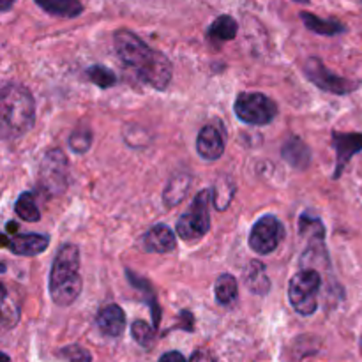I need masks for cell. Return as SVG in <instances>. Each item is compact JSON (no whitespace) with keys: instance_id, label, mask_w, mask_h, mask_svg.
I'll return each mask as SVG.
<instances>
[{"instance_id":"cell-21","label":"cell","mask_w":362,"mask_h":362,"mask_svg":"<svg viewBox=\"0 0 362 362\" xmlns=\"http://www.w3.org/2000/svg\"><path fill=\"white\" fill-rule=\"evenodd\" d=\"M216 300L221 306H232L239 293V286H237V279L232 274H221L214 285Z\"/></svg>"},{"instance_id":"cell-27","label":"cell","mask_w":362,"mask_h":362,"mask_svg":"<svg viewBox=\"0 0 362 362\" xmlns=\"http://www.w3.org/2000/svg\"><path fill=\"white\" fill-rule=\"evenodd\" d=\"M59 359L62 362H92V356L83 346L69 345L60 350Z\"/></svg>"},{"instance_id":"cell-15","label":"cell","mask_w":362,"mask_h":362,"mask_svg":"<svg viewBox=\"0 0 362 362\" xmlns=\"http://www.w3.org/2000/svg\"><path fill=\"white\" fill-rule=\"evenodd\" d=\"M281 156L292 168L306 170L311 163V151L300 138L293 136L283 145Z\"/></svg>"},{"instance_id":"cell-3","label":"cell","mask_w":362,"mask_h":362,"mask_svg":"<svg viewBox=\"0 0 362 362\" xmlns=\"http://www.w3.org/2000/svg\"><path fill=\"white\" fill-rule=\"evenodd\" d=\"M0 119L6 138H20L32 129L35 103L30 90L20 83H6L0 92Z\"/></svg>"},{"instance_id":"cell-7","label":"cell","mask_w":362,"mask_h":362,"mask_svg":"<svg viewBox=\"0 0 362 362\" xmlns=\"http://www.w3.org/2000/svg\"><path fill=\"white\" fill-rule=\"evenodd\" d=\"M39 187L49 197H57L66 191L69 184V166L62 151H48L39 165Z\"/></svg>"},{"instance_id":"cell-22","label":"cell","mask_w":362,"mask_h":362,"mask_svg":"<svg viewBox=\"0 0 362 362\" xmlns=\"http://www.w3.org/2000/svg\"><path fill=\"white\" fill-rule=\"evenodd\" d=\"M126 276H127V278H129L131 285H133L134 288H138V290H141V292H144V293H147V303L151 304L154 327H158L159 320H161V310H159L158 297H156V293H154V290H152V286L148 285V281H145L144 278H140V276L134 274L133 271H126Z\"/></svg>"},{"instance_id":"cell-14","label":"cell","mask_w":362,"mask_h":362,"mask_svg":"<svg viewBox=\"0 0 362 362\" xmlns=\"http://www.w3.org/2000/svg\"><path fill=\"white\" fill-rule=\"evenodd\" d=\"M177 237L166 225H156L144 235V247L151 253H170L175 250Z\"/></svg>"},{"instance_id":"cell-30","label":"cell","mask_w":362,"mask_h":362,"mask_svg":"<svg viewBox=\"0 0 362 362\" xmlns=\"http://www.w3.org/2000/svg\"><path fill=\"white\" fill-rule=\"evenodd\" d=\"M9 2H13V0H4V11H6L7 7H9Z\"/></svg>"},{"instance_id":"cell-9","label":"cell","mask_w":362,"mask_h":362,"mask_svg":"<svg viewBox=\"0 0 362 362\" xmlns=\"http://www.w3.org/2000/svg\"><path fill=\"white\" fill-rule=\"evenodd\" d=\"M285 237V228L276 216L267 214L258 219L250 233V247L258 255H271Z\"/></svg>"},{"instance_id":"cell-26","label":"cell","mask_w":362,"mask_h":362,"mask_svg":"<svg viewBox=\"0 0 362 362\" xmlns=\"http://www.w3.org/2000/svg\"><path fill=\"white\" fill-rule=\"evenodd\" d=\"M131 334H133L134 341L140 346H144V349H148L156 338L154 327H151V325L144 320L133 322V325H131Z\"/></svg>"},{"instance_id":"cell-8","label":"cell","mask_w":362,"mask_h":362,"mask_svg":"<svg viewBox=\"0 0 362 362\" xmlns=\"http://www.w3.org/2000/svg\"><path fill=\"white\" fill-rule=\"evenodd\" d=\"M304 73L310 78L311 83L317 85L318 88L325 92H331L336 95H346L352 94L354 90L359 88V81L349 80V78H343L339 74L332 73L320 59H308L306 66H304Z\"/></svg>"},{"instance_id":"cell-2","label":"cell","mask_w":362,"mask_h":362,"mask_svg":"<svg viewBox=\"0 0 362 362\" xmlns=\"http://www.w3.org/2000/svg\"><path fill=\"white\" fill-rule=\"evenodd\" d=\"M81 281L80 276V250L74 244H62L57 251L49 272V296L60 308L71 306L80 297Z\"/></svg>"},{"instance_id":"cell-23","label":"cell","mask_w":362,"mask_h":362,"mask_svg":"<svg viewBox=\"0 0 362 362\" xmlns=\"http://www.w3.org/2000/svg\"><path fill=\"white\" fill-rule=\"evenodd\" d=\"M14 211H16L18 218H21L23 221L34 223L41 219V211L37 209V204H35V198L32 193H21L18 197L16 205H14Z\"/></svg>"},{"instance_id":"cell-5","label":"cell","mask_w":362,"mask_h":362,"mask_svg":"<svg viewBox=\"0 0 362 362\" xmlns=\"http://www.w3.org/2000/svg\"><path fill=\"white\" fill-rule=\"evenodd\" d=\"M211 202L212 194L209 189L200 191L194 197L191 207L177 221V233H179L180 239H200V237H204L211 230V214H209Z\"/></svg>"},{"instance_id":"cell-4","label":"cell","mask_w":362,"mask_h":362,"mask_svg":"<svg viewBox=\"0 0 362 362\" xmlns=\"http://www.w3.org/2000/svg\"><path fill=\"white\" fill-rule=\"evenodd\" d=\"M322 278L315 269H304L290 279L288 299L293 310L303 317H311L318 308Z\"/></svg>"},{"instance_id":"cell-28","label":"cell","mask_w":362,"mask_h":362,"mask_svg":"<svg viewBox=\"0 0 362 362\" xmlns=\"http://www.w3.org/2000/svg\"><path fill=\"white\" fill-rule=\"evenodd\" d=\"M158 362H187V361H186V357L182 356V354L177 352V350H173V352L163 354V356L159 357Z\"/></svg>"},{"instance_id":"cell-6","label":"cell","mask_w":362,"mask_h":362,"mask_svg":"<svg viewBox=\"0 0 362 362\" xmlns=\"http://www.w3.org/2000/svg\"><path fill=\"white\" fill-rule=\"evenodd\" d=\"M235 115L250 126H267L278 115V106L260 92H243L237 95Z\"/></svg>"},{"instance_id":"cell-20","label":"cell","mask_w":362,"mask_h":362,"mask_svg":"<svg viewBox=\"0 0 362 362\" xmlns=\"http://www.w3.org/2000/svg\"><path fill=\"white\" fill-rule=\"evenodd\" d=\"M246 285L253 293L264 296L271 288L267 274H265V265L262 262H251L250 269L246 272Z\"/></svg>"},{"instance_id":"cell-25","label":"cell","mask_w":362,"mask_h":362,"mask_svg":"<svg viewBox=\"0 0 362 362\" xmlns=\"http://www.w3.org/2000/svg\"><path fill=\"white\" fill-rule=\"evenodd\" d=\"M88 80L94 85H98L99 88H110L117 83V78L113 74V71H110L105 66H92L87 69Z\"/></svg>"},{"instance_id":"cell-12","label":"cell","mask_w":362,"mask_h":362,"mask_svg":"<svg viewBox=\"0 0 362 362\" xmlns=\"http://www.w3.org/2000/svg\"><path fill=\"white\" fill-rule=\"evenodd\" d=\"M197 151L205 161H216L221 158L225 152V138H223L221 131L212 124L202 127L197 138Z\"/></svg>"},{"instance_id":"cell-1","label":"cell","mask_w":362,"mask_h":362,"mask_svg":"<svg viewBox=\"0 0 362 362\" xmlns=\"http://www.w3.org/2000/svg\"><path fill=\"white\" fill-rule=\"evenodd\" d=\"M117 55L144 83L156 90H166L172 81V62L158 49H152L134 32L120 28L113 34Z\"/></svg>"},{"instance_id":"cell-10","label":"cell","mask_w":362,"mask_h":362,"mask_svg":"<svg viewBox=\"0 0 362 362\" xmlns=\"http://www.w3.org/2000/svg\"><path fill=\"white\" fill-rule=\"evenodd\" d=\"M332 147L336 151L334 179L338 180L350 159L362 151V133H332Z\"/></svg>"},{"instance_id":"cell-13","label":"cell","mask_w":362,"mask_h":362,"mask_svg":"<svg viewBox=\"0 0 362 362\" xmlns=\"http://www.w3.org/2000/svg\"><path fill=\"white\" fill-rule=\"evenodd\" d=\"M95 324H98L103 336H106V338H119V336H122L124 329H126V315H124L120 306L108 304V306L99 310L98 317H95Z\"/></svg>"},{"instance_id":"cell-31","label":"cell","mask_w":362,"mask_h":362,"mask_svg":"<svg viewBox=\"0 0 362 362\" xmlns=\"http://www.w3.org/2000/svg\"><path fill=\"white\" fill-rule=\"evenodd\" d=\"M296 2H300V4H306V2H310V0H296Z\"/></svg>"},{"instance_id":"cell-19","label":"cell","mask_w":362,"mask_h":362,"mask_svg":"<svg viewBox=\"0 0 362 362\" xmlns=\"http://www.w3.org/2000/svg\"><path fill=\"white\" fill-rule=\"evenodd\" d=\"M300 20L304 21L308 30L315 32L318 35H338L345 32V25L338 20H324V18H318L315 14L306 13L303 11L300 13Z\"/></svg>"},{"instance_id":"cell-11","label":"cell","mask_w":362,"mask_h":362,"mask_svg":"<svg viewBox=\"0 0 362 362\" xmlns=\"http://www.w3.org/2000/svg\"><path fill=\"white\" fill-rule=\"evenodd\" d=\"M2 244L18 257H35L49 246V237L41 233H18L4 237Z\"/></svg>"},{"instance_id":"cell-18","label":"cell","mask_w":362,"mask_h":362,"mask_svg":"<svg viewBox=\"0 0 362 362\" xmlns=\"http://www.w3.org/2000/svg\"><path fill=\"white\" fill-rule=\"evenodd\" d=\"M237 32H239V25L233 20L230 14H221V16L216 18L214 21L209 27V39L214 42H226L235 39Z\"/></svg>"},{"instance_id":"cell-24","label":"cell","mask_w":362,"mask_h":362,"mask_svg":"<svg viewBox=\"0 0 362 362\" xmlns=\"http://www.w3.org/2000/svg\"><path fill=\"white\" fill-rule=\"evenodd\" d=\"M92 145V133L87 126H80L71 133L69 147L74 154H85Z\"/></svg>"},{"instance_id":"cell-16","label":"cell","mask_w":362,"mask_h":362,"mask_svg":"<svg viewBox=\"0 0 362 362\" xmlns=\"http://www.w3.org/2000/svg\"><path fill=\"white\" fill-rule=\"evenodd\" d=\"M45 13L59 18H76L83 13L80 0H34Z\"/></svg>"},{"instance_id":"cell-29","label":"cell","mask_w":362,"mask_h":362,"mask_svg":"<svg viewBox=\"0 0 362 362\" xmlns=\"http://www.w3.org/2000/svg\"><path fill=\"white\" fill-rule=\"evenodd\" d=\"M189 362H216V361L212 359V357L209 356V354L197 352V354H193V357H191Z\"/></svg>"},{"instance_id":"cell-17","label":"cell","mask_w":362,"mask_h":362,"mask_svg":"<svg viewBox=\"0 0 362 362\" xmlns=\"http://www.w3.org/2000/svg\"><path fill=\"white\" fill-rule=\"evenodd\" d=\"M191 186V175L187 172H179L168 180L166 184V189L163 193V200L168 207H173V205H179L180 202L186 198L187 191H189Z\"/></svg>"}]
</instances>
